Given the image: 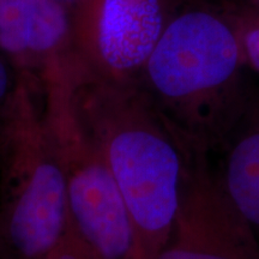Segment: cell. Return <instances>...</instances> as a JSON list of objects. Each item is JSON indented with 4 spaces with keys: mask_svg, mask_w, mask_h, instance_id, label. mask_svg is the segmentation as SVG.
Here are the masks:
<instances>
[{
    "mask_svg": "<svg viewBox=\"0 0 259 259\" xmlns=\"http://www.w3.org/2000/svg\"><path fill=\"white\" fill-rule=\"evenodd\" d=\"M70 102L105 156L134 222L137 259H156L173 231L190 149L139 82H113L74 59L64 69Z\"/></svg>",
    "mask_w": 259,
    "mask_h": 259,
    "instance_id": "6da1fadb",
    "label": "cell"
},
{
    "mask_svg": "<svg viewBox=\"0 0 259 259\" xmlns=\"http://www.w3.org/2000/svg\"><path fill=\"white\" fill-rule=\"evenodd\" d=\"M254 77L225 11L211 0H184L139 83L187 148L211 155L241 111Z\"/></svg>",
    "mask_w": 259,
    "mask_h": 259,
    "instance_id": "7a4b0ae2",
    "label": "cell"
},
{
    "mask_svg": "<svg viewBox=\"0 0 259 259\" xmlns=\"http://www.w3.org/2000/svg\"><path fill=\"white\" fill-rule=\"evenodd\" d=\"M69 220L66 180L44 115L42 89L18 76L0 106V250L42 259Z\"/></svg>",
    "mask_w": 259,
    "mask_h": 259,
    "instance_id": "3957f363",
    "label": "cell"
},
{
    "mask_svg": "<svg viewBox=\"0 0 259 259\" xmlns=\"http://www.w3.org/2000/svg\"><path fill=\"white\" fill-rule=\"evenodd\" d=\"M42 101L66 180L71 226L96 259H137L128 209L105 156L73 111L63 71L44 80Z\"/></svg>",
    "mask_w": 259,
    "mask_h": 259,
    "instance_id": "277c9868",
    "label": "cell"
},
{
    "mask_svg": "<svg viewBox=\"0 0 259 259\" xmlns=\"http://www.w3.org/2000/svg\"><path fill=\"white\" fill-rule=\"evenodd\" d=\"M184 0H80L72 6L71 53L88 72L139 82L157 42Z\"/></svg>",
    "mask_w": 259,
    "mask_h": 259,
    "instance_id": "5b68a950",
    "label": "cell"
},
{
    "mask_svg": "<svg viewBox=\"0 0 259 259\" xmlns=\"http://www.w3.org/2000/svg\"><path fill=\"white\" fill-rule=\"evenodd\" d=\"M156 259H259V242L221 186L210 155L189 151L173 231Z\"/></svg>",
    "mask_w": 259,
    "mask_h": 259,
    "instance_id": "8992f818",
    "label": "cell"
},
{
    "mask_svg": "<svg viewBox=\"0 0 259 259\" xmlns=\"http://www.w3.org/2000/svg\"><path fill=\"white\" fill-rule=\"evenodd\" d=\"M215 153L216 174L233 205L259 242V77L255 74L244 106Z\"/></svg>",
    "mask_w": 259,
    "mask_h": 259,
    "instance_id": "52a82bcc",
    "label": "cell"
},
{
    "mask_svg": "<svg viewBox=\"0 0 259 259\" xmlns=\"http://www.w3.org/2000/svg\"><path fill=\"white\" fill-rule=\"evenodd\" d=\"M54 0H0V50L18 73L27 65L29 41L37 19Z\"/></svg>",
    "mask_w": 259,
    "mask_h": 259,
    "instance_id": "ba28073f",
    "label": "cell"
},
{
    "mask_svg": "<svg viewBox=\"0 0 259 259\" xmlns=\"http://www.w3.org/2000/svg\"><path fill=\"white\" fill-rule=\"evenodd\" d=\"M213 3H216L231 19L240 38L246 63L252 72L259 77V4Z\"/></svg>",
    "mask_w": 259,
    "mask_h": 259,
    "instance_id": "9c48e42d",
    "label": "cell"
},
{
    "mask_svg": "<svg viewBox=\"0 0 259 259\" xmlns=\"http://www.w3.org/2000/svg\"><path fill=\"white\" fill-rule=\"evenodd\" d=\"M42 259H96L67 220L64 234Z\"/></svg>",
    "mask_w": 259,
    "mask_h": 259,
    "instance_id": "30bf717a",
    "label": "cell"
},
{
    "mask_svg": "<svg viewBox=\"0 0 259 259\" xmlns=\"http://www.w3.org/2000/svg\"><path fill=\"white\" fill-rule=\"evenodd\" d=\"M14 85H11V79L5 61L0 58V106L8 99Z\"/></svg>",
    "mask_w": 259,
    "mask_h": 259,
    "instance_id": "8fae6325",
    "label": "cell"
},
{
    "mask_svg": "<svg viewBox=\"0 0 259 259\" xmlns=\"http://www.w3.org/2000/svg\"><path fill=\"white\" fill-rule=\"evenodd\" d=\"M212 2H229V3H247V4H259V0H212Z\"/></svg>",
    "mask_w": 259,
    "mask_h": 259,
    "instance_id": "7c38bea8",
    "label": "cell"
},
{
    "mask_svg": "<svg viewBox=\"0 0 259 259\" xmlns=\"http://www.w3.org/2000/svg\"><path fill=\"white\" fill-rule=\"evenodd\" d=\"M56 2L65 5V6H66V8H67V6H71V8H72V6H74L76 4H78L80 0H56Z\"/></svg>",
    "mask_w": 259,
    "mask_h": 259,
    "instance_id": "4fadbf2b",
    "label": "cell"
},
{
    "mask_svg": "<svg viewBox=\"0 0 259 259\" xmlns=\"http://www.w3.org/2000/svg\"><path fill=\"white\" fill-rule=\"evenodd\" d=\"M0 259H5L4 255H3V253H2V250H0Z\"/></svg>",
    "mask_w": 259,
    "mask_h": 259,
    "instance_id": "5bb4252c",
    "label": "cell"
}]
</instances>
